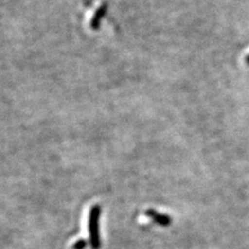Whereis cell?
Listing matches in <instances>:
<instances>
[{
  "instance_id": "cell-1",
  "label": "cell",
  "mask_w": 249,
  "mask_h": 249,
  "mask_svg": "<svg viewBox=\"0 0 249 249\" xmlns=\"http://www.w3.org/2000/svg\"><path fill=\"white\" fill-rule=\"evenodd\" d=\"M100 216L101 207L98 205L92 206L89 215V243L92 249H99L101 247L100 236Z\"/></svg>"
},
{
  "instance_id": "cell-4",
  "label": "cell",
  "mask_w": 249,
  "mask_h": 249,
  "mask_svg": "<svg viewBox=\"0 0 249 249\" xmlns=\"http://www.w3.org/2000/svg\"><path fill=\"white\" fill-rule=\"evenodd\" d=\"M87 245H88L87 240L80 239V240H78L77 242H75V243L72 245V249H84L85 247H87Z\"/></svg>"
},
{
  "instance_id": "cell-3",
  "label": "cell",
  "mask_w": 249,
  "mask_h": 249,
  "mask_svg": "<svg viewBox=\"0 0 249 249\" xmlns=\"http://www.w3.org/2000/svg\"><path fill=\"white\" fill-rule=\"evenodd\" d=\"M106 12H107V5L104 3L99 7L95 14H93V17H92V19L90 20V23H89L90 28L92 30H97L100 27L101 22H102Z\"/></svg>"
},
{
  "instance_id": "cell-2",
  "label": "cell",
  "mask_w": 249,
  "mask_h": 249,
  "mask_svg": "<svg viewBox=\"0 0 249 249\" xmlns=\"http://www.w3.org/2000/svg\"><path fill=\"white\" fill-rule=\"evenodd\" d=\"M145 216L151 218L153 221L156 223H158L159 225H162V227H168L171 223V218L166 215V214H162L157 211H155L153 209H149L145 211Z\"/></svg>"
}]
</instances>
